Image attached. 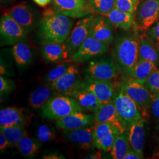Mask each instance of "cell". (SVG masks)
Here are the masks:
<instances>
[{
  "instance_id": "6da1fadb",
  "label": "cell",
  "mask_w": 159,
  "mask_h": 159,
  "mask_svg": "<svg viewBox=\"0 0 159 159\" xmlns=\"http://www.w3.org/2000/svg\"><path fill=\"white\" fill-rule=\"evenodd\" d=\"M71 18L53 10H47L41 18L39 36L41 43H64L73 27Z\"/></svg>"
},
{
  "instance_id": "7a4b0ae2",
  "label": "cell",
  "mask_w": 159,
  "mask_h": 159,
  "mask_svg": "<svg viewBox=\"0 0 159 159\" xmlns=\"http://www.w3.org/2000/svg\"><path fill=\"white\" fill-rule=\"evenodd\" d=\"M112 58L119 73L129 77L139 59L138 40L132 35L119 39L114 46Z\"/></svg>"
},
{
  "instance_id": "3957f363",
  "label": "cell",
  "mask_w": 159,
  "mask_h": 159,
  "mask_svg": "<svg viewBox=\"0 0 159 159\" xmlns=\"http://www.w3.org/2000/svg\"><path fill=\"white\" fill-rule=\"evenodd\" d=\"M41 109L43 117L57 120L83 108L72 97L60 94L51 98Z\"/></svg>"
},
{
  "instance_id": "277c9868",
  "label": "cell",
  "mask_w": 159,
  "mask_h": 159,
  "mask_svg": "<svg viewBox=\"0 0 159 159\" xmlns=\"http://www.w3.org/2000/svg\"><path fill=\"white\" fill-rule=\"evenodd\" d=\"M120 89L136 102L143 118L148 116L151 110L153 95L144 83L131 78H127L119 84Z\"/></svg>"
},
{
  "instance_id": "5b68a950",
  "label": "cell",
  "mask_w": 159,
  "mask_h": 159,
  "mask_svg": "<svg viewBox=\"0 0 159 159\" xmlns=\"http://www.w3.org/2000/svg\"><path fill=\"white\" fill-rule=\"evenodd\" d=\"M113 102L120 119L126 129L144 119L136 102L122 91L119 87L114 98Z\"/></svg>"
},
{
  "instance_id": "8992f818",
  "label": "cell",
  "mask_w": 159,
  "mask_h": 159,
  "mask_svg": "<svg viewBox=\"0 0 159 159\" xmlns=\"http://www.w3.org/2000/svg\"><path fill=\"white\" fill-rule=\"evenodd\" d=\"M119 71L112 58L103 57L91 61L85 71V79L114 81L119 76Z\"/></svg>"
},
{
  "instance_id": "52a82bcc",
  "label": "cell",
  "mask_w": 159,
  "mask_h": 159,
  "mask_svg": "<svg viewBox=\"0 0 159 159\" xmlns=\"http://www.w3.org/2000/svg\"><path fill=\"white\" fill-rule=\"evenodd\" d=\"M94 17L91 14L83 17L77 23L74 29L71 30L67 39L64 42L68 57L73 54L90 35Z\"/></svg>"
},
{
  "instance_id": "ba28073f",
  "label": "cell",
  "mask_w": 159,
  "mask_h": 159,
  "mask_svg": "<svg viewBox=\"0 0 159 159\" xmlns=\"http://www.w3.org/2000/svg\"><path fill=\"white\" fill-rule=\"evenodd\" d=\"M109 50V44L97 40L89 35L79 49L70 57V61L84 63L93 58L99 57Z\"/></svg>"
},
{
  "instance_id": "9c48e42d",
  "label": "cell",
  "mask_w": 159,
  "mask_h": 159,
  "mask_svg": "<svg viewBox=\"0 0 159 159\" xmlns=\"http://www.w3.org/2000/svg\"><path fill=\"white\" fill-rule=\"evenodd\" d=\"M28 33L8 12L1 17L0 21L1 45H14L23 41Z\"/></svg>"
},
{
  "instance_id": "30bf717a",
  "label": "cell",
  "mask_w": 159,
  "mask_h": 159,
  "mask_svg": "<svg viewBox=\"0 0 159 159\" xmlns=\"http://www.w3.org/2000/svg\"><path fill=\"white\" fill-rule=\"evenodd\" d=\"M94 124L93 127L95 147L103 152H110L120 131L115 125L108 123Z\"/></svg>"
},
{
  "instance_id": "8fae6325",
  "label": "cell",
  "mask_w": 159,
  "mask_h": 159,
  "mask_svg": "<svg viewBox=\"0 0 159 159\" xmlns=\"http://www.w3.org/2000/svg\"><path fill=\"white\" fill-rule=\"evenodd\" d=\"M159 18V0H146L137 9V28L140 31L150 29Z\"/></svg>"
},
{
  "instance_id": "7c38bea8",
  "label": "cell",
  "mask_w": 159,
  "mask_h": 159,
  "mask_svg": "<svg viewBox=\"0 0 159 159\" xmlns=\"http://www.w3.org/2000/svg\"><path fill=\"white\" fill-rule=\"evenodd\" d=\"M85 81L81 79L78 67L71 64L63 76L51 84L52 89L59 94H67L71 91L84 87Z\"/></svg>"
},
{
  "instance_id": "4fadbf2b",
  "label": "cell",
  "mask_w": 159,
  "mask_h": 159,
  "mask_svg": "<svg viewBox=\"0 0 159 159\" xmlns=\"http://www.w3.org/2000/svg\"><path fill=\"white\" fill-rule=\"evenodd\" d=\"M8 12L27 33L40 24L41 20L37 12L24 4L13 6Z\"/></svg>"
},
{
  "instance_id": "5bb4252c",
  "label": "cell",
  "mask_w": 159,
  "mask_h": 159,
  "mask_svg": "<svg viewBox=\"0 0 159 159\" xmlns=\"http://www.w3.org/2000/svg\"><path fill=\"white\" fill-rule=\"evenodd\" d=\"M54 8L70 18H83L92 13L85 0H52Z\"/></svg>"
},
{
  "instance_id": "9a60e30c",
  "label": "cell",
  "mask_w": 159,
  "mask_h": 159,
  "mask_svg": "<svg viewBox=\"0 0 159 159\" xmlns=\"http://www.w3.org/2000/svg\"><path fill=\"white\" fill-rule=\"evenodd\" d=\"M118 85L113 81L85 79L84 87L94 93L103 104L113 100Z\"/></svg>"
},
{
  "instance_id": "2e32d148",
  "label": "cell",
  "mask_w": 159,
  "mask_h": 159,
  "mask_svg": "<svg viewBox=\"0 0 159 159\" xmlns=\"http://www.w3.org/2000/svg\"><path fill=\"white\" fill-rule=\"evenodd\" d=\"M62 133L69 142L83 150H90L95 147L93 127L91 126L74 130H63Z\"/></svg>"
},
{
  "instance_id": "e0dca14e",
  "label": "cell",
  "mask_w": 159,
  "mask_h": 159,
  "mask_svg": "<svg viewBox=\"0 0 159 159\" xmlns=\"http://www.w3.org/2000/svg\"><path fill=\"white\" fill-rule=\"evenodd\" d=\"M94 123V117L80 111L70 114L57 120L56 126L61 130H74L91 126Z\"/></svg>"
},
{
  "instance_id": "ac0fdd59",
  "label": "cell",
  "mask_w": 159,
  "mask_h": 159,
  "mask_svg": "<svg viewBox=\"0 0 159 159\" xmlns=\"http://www.w3.org/2000/svg\"><path fill=\"white\" fill-rule=\"evenodd\" d=\"M94 123H108L117 127L121 133L126 130L122 123L114 106L113 100L110 102L103 104L102 106L94 112Z\"/></svg>"
},
{
  "instance_id": "d6986e66",
  "label": "cell",
  "mask_w": 159,
  "mask_h": 159,
  "mask_svg": "<svg viewBox=\"0 0 159 159\" xmlns=\"http://www.w3.org/2000/svg\"><path fill=\"white\" fill-rule=\"evenodd\" d=\"M90 35L97 40L109 44L114 39L112 25L104 16L98 14L94 18Z\"/></svg>"
},
{
  "instance_id": "ffe728a7",
  "label": "cell",
  "mask_w": 159,
  "mask_h": 159,
  "mask_svg": "<svg viewBox=\"0 0 159 159\" xmlns=\"http://www.w3.org/2000/svg\"><path fill=\"white\" fill-rule=\"evenodd\" d=\"M41 52L44 58L50 63L61 62L69 57L64 43H43Z\"/></svg>"
},
{
  "instance_id": "44dd1931",
  "label": "cell",
  "mask_w": 159,
  "mask_h": 159,
  "mask_svg": "<svg viewBox=\"0 0 159 159\" xmlns=\"http://www.w3.org/2000/svg\"><path fill=\"white\" fill-rule=\"evenodd\" d=\"M66 95L74 98L83 109L93 112H96L102 104L94 93L84 87L71 91Z\"/></svg>"
},
{
  "instance_id": "7402d4cb",
  "label": "cell",
  "mask_w": 159,
  "mask_h": 159,
  "mask_svg": "<svg viewBox=\"0 0 159 159\" xmlns=\"http://www.w3.org/2000/svg\"><path fill=\"white\" fill-rule=\"evenodd\" d=\"M27 119L22 108L8 107L0 110V127L12 125L25 127Z\"/></svg>"
},
{
  "instance_id": "603a6c76",
  "label": "cell",
  "mask_w": 159,
  "mask_h": 159,
  "mask_svg": "<svg viewBox=\"0 0 159 159\" xmlns=\"http://www.w3.org/2000/svg\"><path fill=\"white\" fill-rule=\"evenodd\" d=\"M138 41L139 54V60H148L152 61L158 66L159 48L154 44L152 40L148 37L146 33L140 36Z\"/></svg>"
},
{
  "instance_id": "cb8c5ba5",
  "label": "cell",
  "mask_w": 159,
  "mask_h": 159,
  "mask_svg": "<svg viewBox=\"0 0 159 159\" xmlns=\"http://www.w3.org/2000/svg\"><path fill=\"white\" fill-rule=\"evenodd\" d=\"M144 119L131 125L129 129V140L131 148L139 153L143 155L145 142V129Z\"/></svg>"
},
{
  "instance_id": "d4e9b609",
  "label": "cell",
  "mask_w": 159,
  "mask_h": 159,
  "mask_svg": "<svg viewBox=\"0 0 159 159\" xmlns=\"http://www.w3.org/2000/svg\"><path fill=\"white\" fill-rule=\"evenodd\" d=\"M58 94L51 85L40 86L33 91L29 97V106L35 109L42 108L52 96Z\"/></svg>"
},
{
  "instance_id": "484cf974",
  "label": "cell",
  "mask_w": 159,
  "mask_h": 159,
  "mask_svg": "<svg viewBox=\"0 0 159 159\" xmlns=\"http://www.w3.org/2000/svg\"><path fill=\"white\" fill-rule=\"evenodd\" d=\"M104 16L113 26L123 30H129L134 22L133 14L121 11L116 8Z\"/></svg>"
},
{
  "instance_id": "4316f807",
  "label": "cell",
  "mask_w": 159,
  "mask_h": 159,
  "mask_svg": "<svg viewBox=\"0 0 159 159\" xmlns=\"http://www.w3.org/2000/svg\"><path fill=\"white\" fill-rule=\"evenodd\" d=\"M158 68V66L152 61L139 60L127 78H131L145 84L148 77Z\"/></svg>"
},
{
  "instance_id": "83f0119b",
  "label": "cell",
  "mask_w": 159,
  "mask_h": 159,
  "mask_svg": "<svg viewBox=\"0 0 159 159\" xmlns=\"http://www.w3.org/2000/svg\"><path fill=\"white\" fill-rule=\"evenodd\" d=\"M12 53L16 63L20 67L27 66L33 58V52L30 47L23 40L13 46Z\"/></svg>"
},
{
  "instance_id": "f1b7e54d",
  "label": "cell",
  "mask_w": 159,
  "mask_h": 159,
  "mask_svg": "<svg viewBox=\"0 0 159 159\" xmlns=\"http://www.w3.org/2000/svg\"><path fill=\"white\" fill-rule=\"evenodd\" d=\"M131 148L129 140V129H126L117 137L110 154L113 159H124Z\"/></svg>"
},
{
  "instance_id": "f546056e",
  "label": "cell",
  "mask_w": 159,
  "mask_h": 159,
  "mask_svg": "<svg viewBox=\"0 0 159 159\" xmlns=\"http://www.w3.org/2000/svg\"><path fill=\"white\" fill-rule=\"evenodd\" d=\"M20 153L26 157H32L38 153L40 143L30 136L27 133L16 146Z\"/></svg>"
},
{
  "instance_id": "4dcf8cb0",
  "label": "cell",
  "mask_w": 159,
  "mask_h": 159,
  "mask_svg": "<svg viewBox=\"0 0 159 159\" xmlns=\"http://www.w3.org/2000/svg\"><path fill=\"white\" fill-rule=\"evenodd\" d=\"M2 132L7 139L10 146H17L20 140L27 133L25 127L21 125H12L6 127H0Z\"/></svg>"
},
{
  "instance_id": "1f68e13d",
  "label": "cell",
  "mask_w": 159,
  "mask_h": 159,
  "mask_svg": "<svg viewBox=\"0 0 159 159\" xmlns=\"http://www.w3.org/2000/svg\"><path fill=\"white\" fill-rule=\"evenodd\" d=\"M88 3L91 12L104 16L115 8L116 0H89Z\"/></svg>"
},
{
  "instance_id": "d6a6232c",
  "label": "cell",
  "mask_w": 159,
  "mask_h": 159,
  "mask_svg": "<svg viewBox=\"0 0 159 159\" xmlns=\"http://www.w3.org/2000/svg\"><path fill=\"white\" fill-rule=\"evenodd\" d=\"M68 60L64 61V63L59 64L56 67L51 70L45 77V83L51 85L65 74L70 66L72 64Z\"/></svg>"
},
{
  "instance_id": "836d02e7",
  "label": "cell",
  "mask_w": 159,
  "mask_h": 159,
  "mask_svg": "<svg viewBox=\"0 0 159 159\" xmlns=\"http://www.w3.org/2000/svg\"><path fill=\"white\" fill-rule=\"evenodd\" d=\"M37 136L39 142L41 143L50 142L56 138V134L54 129L46 125H42L39 127Z\"/></svg>"
},
{
  "instance_id": "e575fe53",
  "label": "cell",
  "mask_w": 159,
  "mask_h": 159,
  "mask_svg": "<svg viewBox=\"0 0 159 159\" xmlns=\"http://www.w3.org/2000/svg\"><path fill=\"white\" fill-rule=\"evenodd\" d=\"M140 0H116L115 8L133 14L136 11Z\"/></svg>"
},
{
  "instance_id": "d590c367",
  "label": "cell",
  "mask_w": 159,
  "mask_h": 159,
  "mask_svg": "<svg viewBox=\"0 0 159 159\" xmlns=\"http://www.w3.org/2000/svg\"><path fill=\"white\" fill-rule=\"evenodd\" d=\"M145 85L152 94L159 93V68L148 77Z\"/></svg>"
},
{
  "instance_id": "8d00e7d4",
  "label": "cell",
  "mask_w": 159,
  "mask_h": 159,
  "mask_svg": "<svg viewBox=\"0 0 159 159\" xmlns=\"http://www.w3.org/2000/svg\"><path fill=\"white\" fill-rule=\"evenodd\" d=\"M146 33L159 48V21H157L154 26L148 29Z\"/></svg>"
},
{
  "instance_id": "74e56055",
  "label": "cell",
  "mask_w": 159,
  "mask_h": 159,
  "mask_svg": "<svg viewBox=\"0 0 159 159\" xmlns=\"http://www.w3.org/2000/svg\"><path fill=\"white\" fill-rule=\"evenodd\" d=\"M14 87L12 81L7 79L1 75L0 77V93L2 96L4 94H8L11 92Z\"/></svg>"
},
{
  "instance_id": "f35d334b",
  "label": "cell",
  "mask_w": 159,
  "mask_h": 159,
  "mask_svg": "<svg viewBox=\"0 0 159 159\" xmlns=\"http://www.w3.org/2000/svg\"><path fill=\"white\" fill-rule=\"evenodd\" d=\"M153 101L151 106V111L154 119L159 121V93L152 94Z\"/></svg>"
},
{
  "instance_id": "ab89813d",
  "label": "cell",
  "mask_w": 159,
  "mask_h": 159,
  "mask_svg": "<svg viewBox=\"0 0 159 159\" xmlns=\"http://www.w3.org/2000/svg\"><path fill=\"white\" fill-rule=\"evenodd\" d=\"M143 155L139 153L133 149L131 148L128 153L125 155L124 159H143Z\"/></svg>"
},
{
  "instance_id": "60d3db41",
  "label": "cell",
  "mask_w": 159,
  "mask_h": 159,
  "mask_svg": "<svg viewBox=\"0 0 159 159\" xmlns=\"http://www.w3.org/2000/svg\"><path fill=\"white\" fill-rule=\"evenodd\" d=\"M9 146V142L6 138V137L4 136V134L1 132L0 133V150L1 151H3L5 150L7 146Z\"/></svg>"
},
{
  "instance_id": "b9f144b4",
  "label": "cell",
  "mask_w": 159,
  "mask_h": 159,
  "mask_svg": "<svg viewBox=\"0 0 159 159\" xmlns=\"http://www.w3.org/2000/svg\"><path fill=\"white\" fill-rule=\"evenodd\" d=\"M43 159H65L62 154L57 153H52L45 154L43 156Z\"/></svg>"
},
{
  "instance_id": "7bdbcfd3",
  "label": "cell",
  "mask_w": 159,
  "mask_h": 159,
  "mask_svg": "<svg viewBox=\"0 0 159 159\" xmlns=\"http://www.w3.org/2000/svg\"><path fill=\"white\" fill-rule=\"evenodd\" d=\"M34 2L40 7H45L47 6L52 0H33Z\"/></svg>"
},
{
  "instance_id": "ee69618b",
  "label": "cell",
  "mask_w": 159,
  "mask_h": 159,
  "mask_svg": "<svg viewBox=\"0 0 159 159\" xmlns=\"http://www.w3.org/2000/svg\"><path fill=\"white\" fill-rule=\"evenodd\" d=\"M101 158H102V155L99 152L91 155L88 157V159H101Z\"/></svg>"
},
{
  "instance_id": "f6af8a7d",
  "label": "cell",
  "mask_w": 159,
  "mask_h": 159,
  "mask_svg": "<svg viewBox=\"0 0 159 159\" xmlns=\"http://www.w3.org/2000/svg\"><path fill=\"white\" fill-rule=\"evenodd\" d=\"M13 0H6V3H10L11 2H12Z\"/></svg>"
},
{
  "instance_id": "bcb514c9",
  "label": "cell",
  "mask_w": 159,
  "mask_h": 159,
  "mask_svg": "<svg viewBox=\"0 0 159 159\" xmlns=\"http://www.w3.org/2000/svg\"><path fill=\"white\" fill-rule=\"evenodd\" d=\"M158 67H159V63H158Z\"/></svg>"
}]
</instances>
